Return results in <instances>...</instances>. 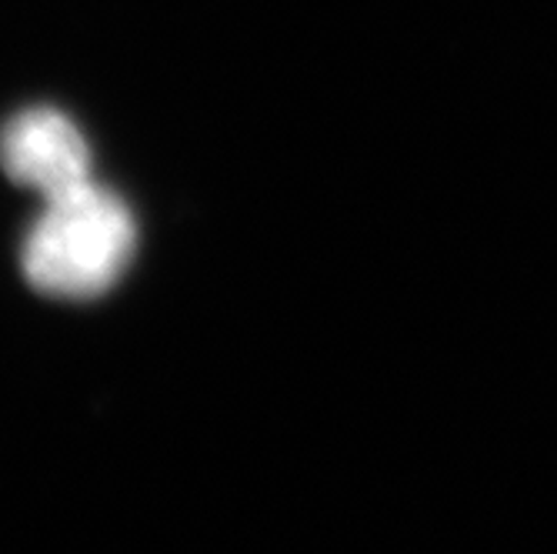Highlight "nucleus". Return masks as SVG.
<instances>
[{"label":"nucleus","instance_id":"obj_1","mask_svg":"<svg viewBox=\"0 0 557 554\" xmlns=\"http://www.w3.org/2000/svg\"><path fill=\"white\" fill-rule=\"evenodd\" d=\"M137 250L131 205L94 181L47 197L21 244L27 284L54 300H97L121 284Z\"/></svg>","mask_w":557,"mask_h":554},{"label":"nucleus","instance_id":"obj_2","mask_svg":"<svg viewBox=\"0 0 557 554\" xmlns=\"http://www.w3.org/2000/svg\"><path fill=\"white\" fill-rule=\"evenodd\" d=\"M0 168L44 197H58L90 181V144L58 108H27L0 127Z\"/></svg>","mask_w":557,"mask_h":554}]
</instances>
